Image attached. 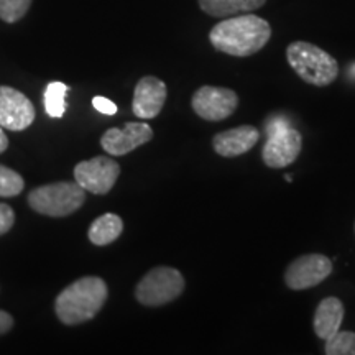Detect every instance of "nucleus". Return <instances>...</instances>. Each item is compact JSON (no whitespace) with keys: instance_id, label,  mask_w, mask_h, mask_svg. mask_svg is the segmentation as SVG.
Returning <instances> with one entry per match:
<instances>
[{"instance_id":"ddd939ff","label":"nucleus","mask_w":355,"mask_h":355,"mask_svg":"<svg viewBox=\"0 0 355 355\" xmlns=\"http://www.w3.org/2000/svg\"><path fill=\"white\" fill-rule=\"evenodd\" d=\"M260 139V133L252 125H241L220 132L212 139L214 152L220 157L234 158L250 152Z\"/></svg>"},{"instance_id":"9d476101","label":"nucleus","mask_w":355,"mask_h":355,"mask_svg":"<svg viewBox=\"0 0 355 355\" xmlns=\"http://www.w3.org/2000/svg\"><path fill=\"white\" fill-rule=\"evenodd\" d=\"M35 121V107L17 89L0 86V127L20 132L32 125Z\"/></svg>"},{"instance_id":"aec40b11","label":"nucleus","mask_w":355,"mask_h":355,"mask_svg":"<svg viewBox=\"0 0 355 355\" xmlns=\"http://www.w3.org/2000/svg\"><path fill=\"white\" fill-rule=\"evenodd\" d=\"M32 2L33 0H0V19L7 24H15L26 15Z\"/></svg>"},{"instance_id":"a211bd4d","label":"nucleus","mask_w":355,"mask_h":355,"mask_svg":"<svg viewBox=\"0 0 355 355\" xmlns=\"http://www.w3.org/2000/svg\"><path fill=\"white\" fill-rule=\"evenodd\" d=\"M324 352L327 355H355V332L339 329L327 337Z\"/></svg>"},{"instance_id":"2eb2a0df","label":"nucleus","mask_w":355,"mask_h":355,"mask_svg":"<svg viewBox=\"0 0 355 355\" xmlns=\"http://www.w3.org/2000/svg\"><path fill=\"white\" fill-rule=\"evenodd\" d=\"M204 13L211 17H234L242 13H252L263 7L266 0H198Z\"/></svg>"},{"instance_id":"7ed1b4c3","label":"nucleus","mask_w":355,"mask_h":355,"mask_svg":"<svg viewBox=\"0 0 355 355\" xmlns=\"http://www.w3.org/2000/svg\"><path fill=\"white\" fill-rule=\"evenodd\" d=\"M286 60L293 71L311 86H329L339 76L336 58L313 43H291L286 50Z\"/></svg>"},{"instance_id":"0eeeda50","label":"nucleus","mask_w":355,"mask_h":355,"mask_svg":"<svg viewBox=\"0 0 355 355\" xmlns=\"http://www.w3.org/2000/svg\"><path fill=\"white\" fill-rule=\"evenodd\" d=\"M121 175V166L109 157H96L78 163L74 180L84 191L92 194H107Z\"/></svg>"},{"instance_id":"f03ea898","label":"nucleus","mask_w":355,"mask_h":355,"mask_svg":"<svg viewBox=\"0 0 355 355\" xmlns=\"http://www.w3.org/2000/svg\"><path fill=\"white\" fill-rule=\"evenodd\" d=\"M107 285L99 277H84L71 283L55 301L56 316L66 326L91 321L107 301Z\"/></svg>"},{"instance_id":"dca6fc26","label":"nucleus","mask_w":355,"mask_h":355,"mask_svg":"<svg viewBox=\"0 0 355 355\" xmlns=\"http://www.w3.org/2000/svg\"><path fill=\"white\" fill-rule=\"evenodd\" d=\"M123 230V222L117 214H102L101 217L92 222L91 227H89L87 237L94 245H109L114 241H117L122 235Z\"/></svg>"},{"instance_id":"20e7f679","label":"nucleus","mask_w":355,"mask_h":355,"mask_svg":"<svg viewBox=\"0 0 355 355\" xmlns=\"http://www.w3.org/2000/svg\"><path fill=\"white\" fill-rule=\"evenodd\" d=\"M86 201V191L76 181H60L35 188L28 194V204L38 214L64 217L76 212Z\"/></svg>"},{"instance_id":"393cba45","label":"nucleus","mask_w":355,"mask_h":355,"mask_svg":"<svg viewBox=\"0 0 355 355\" xmlns=\"http://www.w3.org/2000/svg\"><path fill=\"white\" fill-rule=\"evenodd\" d=\"M7 146H8V139H7L6 132H3V127H0V153L6 152Z\"/></svg>"},{"instance_id":"f3484780","label":"nucleus","mask_w":355,"mask_h":355,"mask_svg":"<svg viewBox=\"0 0 355 355\" xmlns=\"http://www.w3.org/2000/svg\"><path fill=\"white\" fill-rule=\"evenodd\" d=\"M69 87L64 83H50L44 89V109L53 119H61L66 112V94Z\"/></svg>"},{"instance_id":"4468645a","label":"nucleus","mask_w":355,"mask_h":355,"mask_svg":"<svg viewBox=\"0 0 355 355\" xmlns=\"http://www.w3.org/2000/svg\"><path fill=\"white\" fill-rule=\"evenodd\" d=\"M344 304L339 298L329 296L319 303L316 313H314V332L319 339L326 340L327 337L336 334L340 329L344 321Z\"/></svg>"},{"instance_id":"1a4fd4ad","label":"nucleus","mask_w":355,"mask_h":355,"mask_svg":"<svg viewBox=\"0 0 355 355\" xmlns=\"http://www.w3.org/2000/svg\"><path fill=\"white\" fill-rule=\"evenodd\" d=\"M303 148L301 133L293 127L270 133L263 146L261 158L268 168H285L296 162Z\"/></svg>"},{"instance_id":"6ab92c4d","label":"nucleus","mask_w":355,"mask_h":355,"mask_svg":"<svg viewBox=\"0 0 355 355\" xmlns=\"http://www.w3.org/2000/svg\"><path fill=\"white\" fill-rule=\"evenodd\" d=\"M25 188V181L19 173L0 165V198H13Z\"/></svg>"},{"instance_id":"a878e982","label":"nucleus","mask_w":355,"mask_h":355,"mask_svg":"<svg viewBox=\"0 0 355 355\" xmlns=\"http://www.w3.org/2000/svg\"><path fill=\"white\" fill-rule=\"evenodd\" d=\"M285 180L288 181V183H291V175H285Z\"/></svg>"},{"instance_id":"412c9836","label":"nucleus","mask_w":355,"mask_h":355,"mask_svg":"<svg viewBox=\"0 0 355 355\" xmlns=\"http://www.w3.org/2000/svg\"><path fill=\"white\" fill-rule=\"evenodd\" d=\"M15 224V214L8 204H0V235L7 234Z\"/></svg>"},{"instance_id":"f257e3e1","label":"nucleus","mask_w":355,"mask_h":355,"mask_svg":"<svg viewBox=\"0 0 355 355\" xmlns=\"http://www.w3.org/2000/svg\"><path fill=\"white\" fill-rule=\"evenodd\" d=\"M272 37V26L254 13L222 20L211 30L209 40L217 51L245 58L259 53Z\"/></svg>"},{"instance_id":"b1692460","label":"nucleus","mask_w":355,"mask_h":355,"mask_svg":"<svg viewBox=\"0 0 355 355\" xmlns=\"http://www.w3.org/2000/svg\"><path fill=\"white\" fill-rule=\"evenodd\" d=\"M13 326V318L10 314L6 313V311L0 309V334H6L12 329Z\"/></svg>"},{"instance_id":"423d86ee","label":"nucleus","mask_w":355,"mask_h":355,"mask_svg":"<svg viewBox=\"0 0 355 355\" xmlns=\"http://www.w3.org/2000/svg\"><path fill=\"white\" fill-rule=\"evenodd\" d=\"M193 110L204 121L219 122L230 117L239 105L237 92L227 87L202 86L191 99Z\"/></svg>"},{"instance_id":"39448f33","label":"nucleus","mask_w":355,"mask_h":355,"mask_svg":"<svg viewBox=\"0 0 355 355\" xmlns=\"http://www.w3.org/2000/svg\"><path fill=\"white\" fill-rule=\"evenodd\" d=\"M184 277L171 266H157L140 279L135 298L140 304L157 308L180 298L184 291Z\"/></svg>"},{"instance_id":"f8f14e48","label":"nucleus","mask_w":355,"mask_h":355,"mask_svg":"<svg viewBox=\"0 0 355 355\" xmlns=\"http://www.w3.org/2000/svg\"><path fill=\"white\" fill-rule=\"evenodd\" d=\"M168 89L166 84L162 79L155 76H145L141 78L135 86V92H133V102L132 109L133 114L139 119L148 121V119H155L162 112L163 105L166 102Z\"/></svg>"},{"instance_id":"6e6552de","label":"nucleus","mask_w":355,"mask_h":355,"mask_svg":"<svg viewBox=\"0 0 355 355\" xmlns=\"http://www.w3.org/2000/svg\"><path fill=\"white\" fill-rule=\"evenodd\" d=\"M332 273V261L326 255L309 254L293 260L285 272V283L290 290L300 291L318 286Z\"/></svg>"},{"instance_id":"9b49d317","label":"nucleus","mask_w":355,"mask_h":355,"mask_svg":"<svg viewBox=\"0 0 355 355\" xmlns=\"http://www.w3.org/2000/svg\"><path fill=\"white\" fill-rule=\"evenodd\" d=\"M153 139V130L145 122H127L123 128H109L102 135L101 145L109 155L122 157Z\"/></svg>"},{"instance_id":"5701e85b","label":"nucleus","mask_w":355,"mask_h":355,"mask_svg":"<svg viewBox=\"0 0 355 355\" xmlns=\"http://www.w3.org/2000/svg\"><path fill=\"white\" fill-rule=\"evenodd\" d=\"M288 127L291 125H290V121H288L285 115H275V117H272L268 122H266L265 130L270 135V133L283 130V128H288Z\"/></svg>"},{"instance_id":"4be33fe9","label":"nucleus","mask_w":355,"mask_h":355,"mask_svg":"<svg viewBox=\"0 0 355 355\" xmlns=\"http://www.w3.org/2000/svg\"><path fill=\"white\" fill-rule=\"evenodd\" d=\"M92 105H94L97 112L104 115H114L117 112V105H115L110 99H107V97H102V96L94 97V99H92Z\"/></svg>"}]
</instances>
